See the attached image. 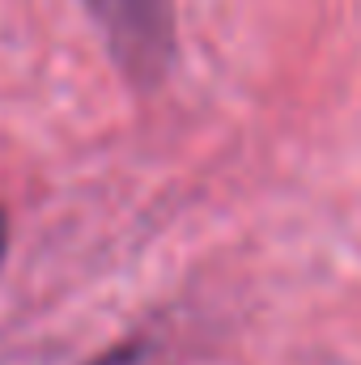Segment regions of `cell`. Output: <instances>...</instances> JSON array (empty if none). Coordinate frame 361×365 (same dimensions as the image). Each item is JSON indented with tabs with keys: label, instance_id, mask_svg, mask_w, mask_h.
Returning <instances> with one entry per match:
<instances>
[{
	"label": "cell",
	"instance_id": "7a4b0ae2",
	"mask_svg": "<svg viewBox=\"0 0 361 365\" xmlns=\"http://www.w3.org/2000/svg\"><path fill=\"white\" fill-rule=\"evenodd\" d=\"M4 247H9V221H4V212H0V259H4Z\"/></svg>",
	"mask_w": 361,
	"mask_h": 365
},
{
	"label": "cell",
	"instance_id": "6da1fadb",
	"mask_svg": "<svg viewBox=\"0 0 361 365\" xmlns=\"http://www.w3.org/2000/svg\"><path fill=\"white\" fill-rule=\"evenodd\" d=\"M98 21H106L115 51L132 73H158L171 47V13L166 0H93Z\"/></svg>",
	"mask_w": 361,
	"mask_h": 365
}]
</instances>
